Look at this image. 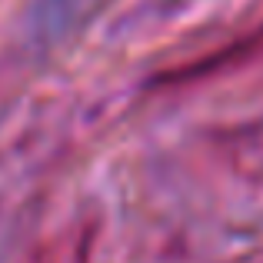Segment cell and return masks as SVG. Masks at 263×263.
Masks as SVG:
<instances>
[{"instance_id": "6da1fadb", "label": "cell", "mask_w": 263, "mask_h": 263, "mask_svg": "<svg viewBox=\"0 0 263 263\" xmlns=\"http://www.w3.org/2000/svg\"><path fill=\"white\" fill-rule=\"evenodd\" d=\"M260 37H263V33H260Z\"/></svg>"}]
</instances>
